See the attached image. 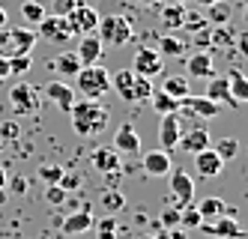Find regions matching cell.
<instances>
[{"label": "cell", "instance_id": "obj_1", "mask_svg": "<svg viewBox=\"0 0 248 239\" xmlns=\"http://www.w3.org/2000/svg\"><path fill=\"white\" fill-rule=\"evenodd\" d=\"M69 120H72V128L81 138H93L108 128L111 111L99 99H75V105L69 108Z\"/></svg>", "mask_w": 248, "mask_h": 239}, {"label": "cell", "instance_id": "obj_2", "mask_svg": "<svg viewBox=\"0 0 248 239\" xmlns=\"http://www.w3.org/2000/svg\"><path fill=\"white\" fill-rule=\"evenodd\" d=\"M111 87L117 90V96L123 102H147L153 93V78L135 75L132 69H120L111 75Z\"/></svg>", "mask_w": 248, "mask_h": 239}, {"label": "cell", "instance_id": "obj_3", "mask_svg": "<svg viewBox=\"0 0 248 239\" xmlns=\"http://www.w3.org/2000/svg\"><path fill=\"white\" fill-rule=\"evenodd\" d=\"M75 96L78 99H99L111 90V75L105 72V66H81L75 75Z\"/></svg>", "mask_w": 248, "mask_h": 239}, {"label": "cell", "instance_id": "obj_4", "mask_svg": "<svg viewBox=\"0 0 248 239\" xmlns=\"http://www.w3.org/2000/svg\"><path fill=\"white\" fill-rule=\"evenodd\" d=\"M96 36L102 39V45H111V48H123L132 42L135 36V27L126 15H105L99 18V27H96Z\"/></svg>", "mask_w": 248, "mask_h": 239}, {"label": "cell", "instance_id": "obj_5", "mask_svg": "<svg viewBox=\"0 0 248 239\" xmlns=\"http://www.w3.org/2000/svg\"><path fill=\"white\" fill-rule=\"evenodd\" d=\"M36 48V33L30 27H3L0 33V57H24Z\"/></svg>", "mask_w": 248, "mask_h": 239}, {"label": "cell", "instance_id": "obj_6", "mask_svg": "<svg viewBox=\"0 0 248 239\" xmlns=\"http://www.w3.org/2000/svg\"><path fill=\"white\" fill-rule=\"evenodd\" d=\"M39 105H42V96L33 84L21 81L9 90V108L15 114H33V111H39Z\"/></svg>", "mask_w": 248, "mask_h": 239}, {"label": "cell", "instance_id": "obj_7", "mask_svg": "<svg viewBox=\"0 0 248 239\" xmlns=\"http://www.w3.org/2000/svg\"><path fill=\"white\" fill-rule=\"evenodd\" d=\"M99 12L93 6H87V3H78L72 12L66 15V24H69V33L72 36H87V33H96L99 27Z\"/></svg>", "mask_w": 248, "mask_h": 239}, {"label": "cell", "instance_id": "obj_8", "mask_svg": "<svg viewBox=\"0 0 248 239\" xmlns=\"http://www.w3.org/2000/svg\"><path fill=\"white\" fill-rule=\"evenodd\" d=\"M36 36L45 39V42H54V45H66L69 39H72L66 18H60V15H45L42 21L36 24Z\"/></svg>", "mask_w": 248, "mask_h": 239}, {"label": "cell", "instance_id": "obj_9", "mask_svg": "<svg viewBox=\"0 0 248 239\" xmlns=\"http://www.w3.org/2000/svg\"><path fill=\"white\" fill-rule=\"evenodd\" d=\"M162 54L155 48H138L135 51V60H132V72L135 75H144V78H155L162 75Z\"/></svg>", "mask_w": 248, "mask_h": 239}, {"label": "cell", "instance_id": "obj_10", "mask_svg": "<svg viewBox=\"0 0 248 239\" xmlns=\"http://www.w3.org/2000/svg\"><path fill=\"white\" fill-rule=\"evenodd\" d=\"M201 230L209 233V236H216V239H245V227L236 222L233 215H221V218H216V222H203Z\"/></svg>", "mask_w": 248, "mask_h": 239}, {"label": "cell", "instance_id": "obj_11", "mask_svg": "<svg viewBox=\"0 0 248 239\" xmlns=\"http://www.w3.org/2000/svg\"><path fill=\"white\" fill-rule=\"evenodd\" d=\"M180 111H188L191 117H201V120H212L221 114V105L206 96H186V99H180Z\"/></svg>", "mask_w": 248, "mask_h": 239}, {"label": "cell", "instance_id": "obj_12", "mask_svg": "<svg viewBox=\"0 0 248 239\" xmlns=\"http://www.w3.org/2000/svg\"><path fill=\"white\" fill-rule=\"evenodd\" d=\"M168 176H170V194L176 197V207H180V209L188 207L191 200H194V179L186 171H180V168L170 171Z\"/></svg>", "mask_w": 248, "mask_h": 239}, {"label": "cell", "instance_id": "obj_13", "mask_svg": "<svg viewBox=\"0 0 248 239\" xmlns=\"http://www.w3.org/2000/svg\"><path fill=\"white\" fill-rule=\"evenodd\" d=\"M183 135V120L180 114H162V126H158V141H162V150L170 153L176 150V141Z\"/></svg>", "mask_w": 248, "mask_h": 239}, {"label": "cell", "instance_id": "obj_14", "mask_svg": "<svg viewBox=\"0 0 248 239\" xmlns=\"http://www.w3.org/2000/svg\"><path fill=\"white\" fill-rule=\"evenodd\" d=\"M96 224V218H93V212L90 209H75V212H69L63 222H60V230H63V236H78V233H87Z\"/></svg>", "mask_w": 248, "mask_h": 239}, {"label": "cell", "instance_id": "obj_15", "mask_svg": "<svg viewBox=\"0 0 248 239\" xmlns=\"http://www.w3.org/2000/svg\"><path fill=\"white\" fill-rule=\"evenodd\" d=\"M81 39V45H78V60H81V66H96L99 60H102V54H105V45H102V39L96 33H87V36H78Z\"/></svg>", "mask_w": 248, "mask_h": 239}, {"label": "cell", "instance_id": "obj_16", "mask_svg": "<svg viewBox=\"0 0 248 239\" xmlns=\"http://www.w3.org/2000/svg\"><path fill=\"white\" fill-rule=\"evenodd\" d=\"M114 150L120 156H138L140 153V138L135 132V126L132 123H123L117 128V135H114Z\"/></svg>", "mask_w": 248, "mask_h": 239}, {"label": "cell", "instance_id": "obj_17", "mask_svg": "<svg viewBox=\"0 0 248 239\" xmlns=\"http://www.w3.org/2000/svg\"><path fill=\"white\" fill-rule=\"evenodd\" d=\"M140 168H144L147 176H168L173 171V161H170V153L165 150H153L144 156V161H140Z\"/></svg>", "mask_w": 248, "mask_h": 239}, {"label": "cell", "instance_id": "obj_18", "mask_svg": "<svg viewBox=\"0 0 248 239\" xmlns=\"http://www.w3.org/2000/svg\"><path fill=\"white\" fill-rule=\"evenodd\" d=\"M194 168H198V174H201L203 179H212V176H218V174H221L224 161L216 156V150H212V146H206V150L194 153Z\"/></svg>", "mask_w": 248, "mask_h": 239}, {"label": "cell", "instance_id": "obj_19", "mask_svg": "<svg viewBox=\"0 0 248 239\" xmlns=\"http://www.w3.org/2000/svg\"><path fill=\"white\" fill-rule=\"evenodd\" d=\"M45 96H48V102H54L60 111H66L69 114V108L75 105V90L69 87V84H63V81H51L48 87H45Z\"/></svg>", "mask_w": 248, "mask_h": 239}, {"label": "cell", "instance_id": "obj_20", "mask_svg": "<svg viewBox=\"0 0 248 239\" xmlns=\"http://www.w3.org/2000/svg\"><path fill=\"white\" fill-rule=\"evenodd\" d=\"M176 146L194 156V153H201V150H206V146H209V132H206L203 126H194V128H188L186 135H180Z\"/></svg>", "mask_w": 248, "mask_h": 239}, {"label": "cell", "instance_id": "obj_21", "mask_svg": "<svg viewBox=\"0 0 248 239\" xmlns=\"http://www.w3.org/2000/svg\"><path fill=\"white\" fill-rule=\"evenodd\" d=\"M186 72L191 78H212V75H216V69H212V54L209 51L191 54V57L186 60Z\"/></svg>", "mask_w": 248, "mask_h": 239}, {"label": "cell", "instance_id": "obj_22", "mask_svg": "<svg viewBox=\"0 0 248 239\" xmlns=\"http://www.w3.org/2000/svg\"><path fill=\"white\" fill-rule=\"evenodd\" d=\"M198 212H201L203 222H216V218H221V215H233V209H230L221 197H203L201 204H198Z\"/></svg>", "mask_w": 248, "mask_h": 239}, {"label": "cell", "instance_id": "obj_23", "mask_svg": "<svg viewBox=\"0 0 248 239\" xmlns=\"http://www.w3.org/2000/svg\"><path fill=\"white\" fill-rule=\"evenodd\" d=\"M93 168L99 171V174H117L123 164H120V153L114 150V146H108V150H96L93 153Z\"/></svg>", "mask_w": 248, "mask_h": 239}, {"label": "cell", "instance_id": "obj_24", "mask_svg": "<svg viewBox=\"0 0 248 239\" xmlns=\"http://www.w3.org/2000/svg\"><path fill=\"white\" fill-rule=\"evenodd\" d=\"M206 99H212V102H218V105H239L233 96H230V90H227V78H218V75H212L209 78V84H206V93H203Z\"/></svg>", "mask_w": 248, "mask_h": 239}, {"label": "cell", "instance_id": "obj_25", "mask_svg": "<svg viewBox=\"0 0 248 239\" xmlns=\"http://www.w3.org/2000/svg\"><path fill=\"white\" fill-rule=\"evenodd\" d=\"M224 78H227V90H230V96H233L239 105H242V102H248V78H245V72H242V69H230Z\"/></svg>", "mask_w": 248, "mask_h": 239}, {"label": "cell", "instance_id": "obj_26", "mask_svg": "<svg viewBox=\"0 0 248 239\" xmlns=\"http://www.w3.org/2000/svg\"><path fill=\"white\" fill-rule=\"evenodd\" d=\"M147 102L153 105V111H155V114H180V99L168 96L165 90H153Z\"/></svg>", "mask_w": 248, "mask_h": 239}, {"label": "cell", "instance_id": "obj_27", "mask_svg": "<svg viewBox=\"0 0 248 239\" xmlns=\"http://www.w3.org/2000/svg\"><path fill=\"white\" fill-rule=\"evenodd\" d=\"M51 69H57L60 75L75 78V75H78V69H81V60H78V54H75V51H66V54H60L57 60H51Z\"/></svg>", "mask_w": 248, "mask_h": 239}, {"label": "cell", "instance_id": "obj_28", "mask_svg": "<svg viewBox=\"0 0 248 239\" xmlns=\"http://www.w3.org/2000/svg\"><path fill=\"white\" fill-rule=\"evenodd\" d=\"M183 21H186V6L180 3V0L162 9V24H165L168 30H180V27H183Z\"/></svg>", "mask_w": 248, "mask_h": 239}, {"label": "cell", "instance_id": "obj_29", "mask_svg": "<svg viewBox=\"0 0 248 239\" xmlns=\"http://www.w3.org/2000/svg\"><path fill=\"white\" fill-rule=\"evenodd\" d=\"M209 45L212 48H233L236 45V33L230 30L227 24H218L209 30Z\"/></svg>", "mask_w": 248, "mask_h": 239}, {"label": "cell", "instance_id": "obj_30", "mask_svg": "<svg viewBox=\"0 0 248 239\" xmlns=\"http://www.w3.org/2000/svg\"><path fill=\"white\" fill-rule=\"evenodd\" d=\"M162 90H165L168 96H173V99H186V96H191L188 78H183V75H168L165 84H162Z\"/></svg>", "mask_w": 248, "mask_h": 239}, {"label": "cell", "instance_id": "obj_31", "mask_svg": "<svg viewBox=\"0 0 248 239\" xmlns=\"http://www.w3.org/2000/svg\"><path fill=\"white\" fill-rule=\"evenodd\" d=\"M206 21H209V27L227 24V21H230V3H224V0L209 3V6H206Z\"/></svg>", "mask_w": 248, "mask_h": 239}, {"label": "cell", "instance_id": "obj_32", "mask_svg": "<svg viewBox=\"0 0 248 239\" xmlns=\"http://www.w3.org/2000/svg\"><path fill=\"white\" fill-rule=\"evenodd\" d=\"M102 207H105V215H117L123 207H126V197H123L120 189H105L102 191Z\"/></svg>", "mask_w": 248, "mask_h": 239}, {"label": "cell", "instance_id": "obj_33", "mask_svg": "<svg viewBox=\"0 0 248 239\" xmlns=\"http://www.w3.org/2000/svg\"><path fill=\"white\" fill-rule=\"evenodd\" d=\"M45 15L48 12H45V6L39 3V0H24V3H21V18H24L27 24H33V27H36Z\"/></svg>", "mask_w": 248, "mask_h": 239}, {"label": "cell", "instance_id": "obj_34", "mask_svg": "<svg viewBox=\"0 0 248 239\" xmlns=\"http://www.w3.org/2000/svg\"><path fill=\"white\" fill-rule=\"evenodd\" d=\"M209 146L216 150V156H218L221 161H230V159H236V153H239V141H236V138H221V141L209 143Z\"/></svg>", "mask_w": 248, "mask_h": 239}, {"label": "cell", "instance_id": "obj_35", "mask_svg": "<svg viewBox=\"0 0 248 239\" xmlns=\"http://www.w3.org/2000/svg\"><path fill=\"white\" fill-rule=\"evenodd\" d=\"M162 57H183V51H186V45H183V39H176V36H162L158 39V48H155Z\"/></svg>", "mask_w": 248, "mask_h": 239}, {"label": "cell", "instance_id": "obj_36", "mask_svg": "<svg viewBox=\"0 0 248 239\" xmlns=\"http://www.w3.org/2000/svg\"><path fill=\"white\" fill-rule=\"evenodd\" d=\"M201 222H203V218H201V212H198V207H183L180 209V227H201Z\"/></svg>", "mask_w": 248, "mask_h": 239}, {"label": "cell", "instance_id": "obj_37", "mask_svg": "<svg viewBox=\"0 0 248 239\" xmlns=\"http://www.w3.org/2000/svg\"><path fill=\"white\" fill-rule=\"evenodd\" d=\"M63 174L66 171L60 168V164H42V168H39V179L45 182V186H57Z\"/></svg>", "mask_w": 248, "mask_h": 239}, {"label": "cell", "instance_id": "obj_38", "mask_svg": "<svg viewBox=\"0 0 248 239\" xmlns=\"http://www.w3.org/2000/svg\"><path fill=\"white\" fill-rule=\"evenodd\" d=\"M18 135H21V128H18V123H15V120H3V123H0V143L18 141Z\"/></svg>", "mask_w": 248, "mask_h": 239}, {"label": "cell", "instance_id": "obj_39", "mask_svg": "<svg viewBox=\"0 0 248 239\" xmlns=\"http://www.w3.org/2000/svg\"><path fill=\"white\" fill-rule=\"evenodd\" d=\"M96 233H99V239H114L117 236V218L114 215H105L102 222L96 224Z\"/></svg>", "mask_w": 248, "mask_h": 239}, {"label": "cell", "instance_id": "obj_40", "mask_svg": "<svg viewBox=\"0 0 248 239\" xmlns=\"http://www.w3.org/2000/svg\"><path fill=\"white\" fill-rule=\"evenodd\" d=\"M183 27H188V30H194V33H201V30H209V21H206V18H201L198 12H186Z\"/></svg>", "mask_w": 248, "mask_h": 239}, {"label": "cell", "instance_id": "obj_41", "mask_svg": "<svg viewBox=\"0 0 248 239\" xmlns=\"http://www.w3.org/2000/svg\"><path fill=\"white\" fill-rule=\"evenodd\" d=\"M30 54H24V57H9V72L12 75H27L30 72Z\"/></svg>", "mask_w": 248, "mask_h": 239}, {"label": "cell", "instance_id": "obj_42", "mask_svg": "<svg viewBox=\"0 0 248 239\" xmlns=\"http://www.w3.org/2000/svg\"><path fill=\"white\" fill-rule=\"evenodd\" d=\"M27 189H30V179L27 176H12V179H6V191L9 194H27Z\"/></svg>", "mask_w": 248, "mask_h": 239}, {"label": "cell", "instance_id": "obj_43", "mask_svg": "<svg viewBox=\"0 0 248 239\" xmlns=\"http://www.w3.org/2000/svg\"><path fill=\"white\" fill-rule=\"evenodd\" d=\"M158 224H162L165 230H170V227H180V207H170V209H165L162 212V218H158Z\"/></svg>", "mask_w": 248, "mask_h": 239}, {"label": "cell", "instance_id": "obj_44", "mask_svg": "<svg viewBox=\"0 0 248 239\" xmlns=\"http://www.w3.org/2000/svg\"><path fill=\"white\" fill-rule=\"evenodd\" d=\"M78 6V0H54L51 3V15H60V18H66L69 12H72Z\"/></svg>", "mask_w": 248, "mask_h": 239}, {"label": "cell", "instance_id": "obj_45", "mask_svg": "<svg viewBox=\"0 0 248 239\" xmlns=\"http://www.w3.org/2000/svg\"><path fill=\"white\" fill-rule=\"evenodd\" d=\"M66 197H69V191H63L60 186H48V191H45V200H48V204H54V207L66 204Z\"/></svg>", "mask_w": 248, "mask_h": 239}, {"label": "cell", "instance_id": "obj_46", "mask_svg": "<svg viewBox=\"0 0 248 239\" xmlns=\"http://www.w3.org/2000/svg\"><path fill=\"white\" fill-rule=\"evenodd\" d=\"M57 186H60L63 191H75V189L81 186V176H78V174H63Z\"/></svg>", "mask_w": 248, "mask_h": 239}, {"label": "cell", "instance_id": "obj_47", "mask_svg": "<svg viewBox=\"0 0 248 239\" xmlns=\"http://www.w3.org/2000/svg\"><path fill=\"white\" fill-rule=\"evenodd\" d=\"M153 239H186V233L180 230V227H170V230H158V236H153Z\"/></svg>", "mask_w": 248, "mask_h": 239}, {"label": "cell", "instance_id": "obj_48", "mask_svg": "<svg viewBox=\"0 0 248 239\" xmlns=\"http://www.w3.org/2000/svg\"><path fill=\"white\" fill-rule=\"evenodd\" d=\"M12 75V72H9V57H0V81H6Z\"/></svg>", "mask_w": 248, "mask_h": 239}, {"label": "cell", "instance_id": "obj_49", "mask_svg": "<svg viewBox=\"0 0 248 239\" xmlns=\"http://www.w3.org/2000/svg\"><path fill=\"white\" fill-rule=\"evenodd\" d=\"M6 24H9V15H6L3 6H0V27H6Z\"/></svg>", "mask_w": 248, "mask_h": 239}, {"label": "cell", "instance_id": "obj_50", "mask_svg": "<svg viewBox=\"0 0 248 239\" xmlns=\"http://www.w3.org/2000/svg\"><path fill=\"white\" fill-rule=\"evenodd\" d=\"M6 200H9V191H6L3 186H0V207H3V204H6Z\"/></svg>", "mask_w": 248, "mask_h": 239}, {"label": "cell", "instance_id": "obj_51", "mask_svg": "<svg viewBox=\"0 0 248 239\" xmlns=\"http://www.w3.org/2000/svg\"><path fill=\"white\" fill-rule=\"evenodd\" d=\"M6 179H9V176H6V171L0 168V186H3V189H6Z\"/></svg>", "mask_w": 248, "mask_h": 239}, {"label": "cell", "instance_id": "obj_52", "mask_svg": "<svg viewBox=\"0 0 248 239\" xmlns=\"http://www.w3.org/2000/svg\"><path fill=\"white\" fill-rule=\"evenodd\" d=\"M138 3H144V6H155V3H162V0H138Z\"/></svg>", "mask_w": 248, "mask_h": 239}, {"label": "cell", "instance_id": "obj_53", "mask_svg": "<svg viewBox=\"0 0 248 239\" xmlns=\"http://www.w3.org/2000/svg\"><path fill=\"white\" fill-rule=\"evenodd\" d=\"M209 3H216V0H198V6H209Z\"/></svg>", "mask_w": 248, "mask_h": 239}, {"label": "cell", "instance_id": "obj_54", "mask_svg": "<svg viewBox=\"0 0 248 239\" xmlns=\"http://www.w3.org/2000/svg\"><path fill=\"white\" fill-rule=\"evenodd\" d=\"M140 239H153V236H140Z\"/></svg>", "mask_w": 248, "mask_h": 239}, {"label": "cell", "instance_id": "obj_55", "mask_svg": "<svg viewBox=\"0 0 248 239\" xmlns=\"http://www.w3.org/2000/svg\"><path fill=\"white\" fill-rule=\"evenodd\" d=\"M0 146H3V143H0Z\"/></svg>", "mask_w": 248, "mask_h": 239}]
</instances>
